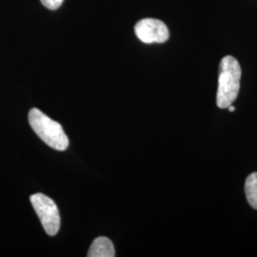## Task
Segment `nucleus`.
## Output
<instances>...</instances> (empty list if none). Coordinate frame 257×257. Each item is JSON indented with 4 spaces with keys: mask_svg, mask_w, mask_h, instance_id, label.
<instances>
[{
    "mask_svg": "<svg viewBox=\"0 0 257 257\" xmlns=\"http://www.w3.org/2000/svg\"><path fill=\"white\" fill-rule=\"evenodd\" d=\"M241 79V67L238 61L230 55L221 60L218 76L216 104L220 109L230 106L238 95Z\"/></svg>",
    "mask_w": 257,
    "mask_h": 257,
    "instance_id": "1",
    "label": "nucleus"
},
{
    "mask_svg": "<svg viewBox=\"0 0 257 257\" xmlns=\"http://www.w3.org/2000/svg\"><path fill=\"white\" fill-rule=\"evenodd\" d=\"M29 122L32 128L48 146L57 151H65L69 146V138L62 126L51 119L41 110L34 108L29 112Z\"/></svg>",
    "mask_w": 257,
    "mask_h": 257,
    "instance_id": "2",
    "label": "nucleus"
},
{
    "mask_svg": "<svg viewBox=\"0 0 257 257\" xmlns=\"http://www.w3.org/2000/svg\"><path fill=\"white\" fill-rule=\"evenodd\" d=\"M30 200L47 234L55 236L60 228V216L56 204L42 193L31 195Z\"/></svg>",
    "mask_w": 257,
    "mask_h": 257,
    "instance_id": "3",
    "label": "nucleus"
},
{
    "mask_svg": "<svg viewBox=\"0 0 257 257\" xmlns=\"http://www.w3.org/2000/svg\"><path fill=\"white\" fill-rule=\"evenodd\" d=\"M135 31L138 38L144 43H163L170 37L168 27L158 19H142L138 21Z\"/></svg>",
    "mask_w": 257,
    "mask_h": 257,
    "instance_id": "4",
    "label": "nucleus"
},
{
    "mask_svg": "<svg viewBox=\"0 0 257 257\" xmlns=\"http://www.w3.org/2000/svg\"><path fill=\"white\" fill-rule=\"evenodd\" d=\"M115 250L110 239L100 236L94 239L88 251L89 257H113Z\"/></svg>",
    "mask_w": 257,
    "mask_h": 257,
    "instance_id": "5",
    "label": "nucleus"
},
{
    "mask_svg": "<svg viewBox=\"0 0 257 257\" xmlns=\"http://www.w3.org/2000/svg\"><path fill=\"white\" fill-rule=\"evenodd\" d=\"M245 193L248 204L257 210V173L248 175L245 183Z\"/></svg>",
    "mask_w": 257,
    "mask_h": 257,
    "instance_id": "6",
    "label": "nucleus"
},
{
    "mask_svg": "<svg viewBox=\"0 0 257 257\" xmlns=\"http://www.w3.org/2000/svg\"><path fill=\"white\" fill-rule=\"evenodd\" d=\"M64 0H40V2L50 10H57L63 3Z\"/></svg>",
    "mask_w": 257,
    "mask_h": 257,
    "instance_id": "7",
    "label": "nucleus"
},
{
    "mask_svg": "<svg viewBox=\"0 0 257 257\" xmlns=\"http://www.w3.org/2000/svg\"><path fill=\"white\" fill-rule=\"evenodd\" d=\"M228 108H229V110H230V111H233V110H235V108H233V107H232L231 105H230V106H229Z\"/></svg>",
    "mask_w": 257,
    "mask_h": 257,
    "instance_id": "8",
    "label": "nucleus"
}]
</instances>
